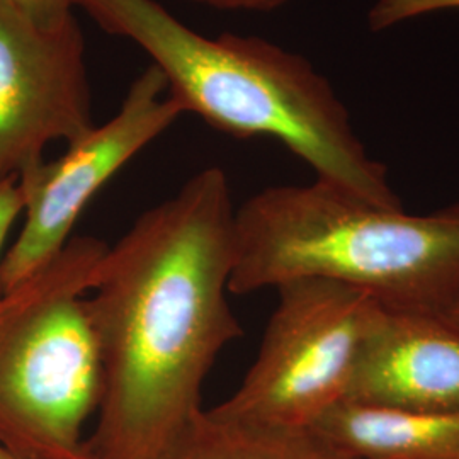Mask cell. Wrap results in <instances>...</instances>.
<instances>
[{
  "mask_svg": "<svg viewBox=\"0 0 459 459\" xmlns=\"http://www.w3.org/2000/svg\"><path fill=\"white\" fill-rule=\"evenodd\" d=\"M235 206L208 167L140 214L108 250L87 296L100 400L94 459H176L220 352L244 335L229 303Z\"/></svg>",
  "mask_w": 459,
  "mask_h": 459,
  "instance_id": "cell-1",
  "label": "cell"
},
{
  "mask_svg": "<svg viewBox=\"0 0 459 459\" xmlns=\"http://www.w3.org/2000/svg\"><path fill=\"white\" fill-rule=\"evenodd\" d=\"M75 9L145 51L184 113L237 138L278 140L312 167L315 179L403 208L344 102L303 55L257 36L196 33L157 0H75Z\"/></svg>",
  "mask_w": 459,
  "mask_h": 459,
  "instance_id": "cell-2",
  "label": "cell"
},
{
  "mask_svg": "<svg viewBox=\"0 0 459 459\" xmlns=\"http://www.w3.org/2000/svg\"><path fill=\"white\" fill-rule=\"evenodd\" d=\"M299 279L361 290L394 312L441 316L459 293V203L411 214L322 179L265 187L235 208L230 293Z\"/></svg>",
  "mask_w": 459,
  "mask_h": 459,
  "instance_id": "cell-3",
  "label": "cell"
},
{
  "mask_svg": "<svg viewBox=\"0 0 459 459\" xmlns=\"http://www.w3.org/2000/svg\"><path fill=\"white\" fill-rule=\"evenodd\" d=\"M108 244L72 237L41 271L0 291V444L30 459H94L100 364L91 293Z\"/></svg>",
  "mask_w": 459,
  "mask_h": 459,
  "instance_id": "cell-4",
  "label": "cell"
},
{
  "mask_svg": "<svg viewBox=\"0 0 459 459\" xmlns=\"http://www.w3.org/2000/svg\"><path fill=\"white\" fill-rule=\"evenodd\" d=\"M274 291L278 305L255 361L212 411L247 422L312 427L345 402L386 308L369 293L324 279L291 281Z\"/></svg>",
  "mask_w": 459,
  "mask_h": 459,
  "instance_id": "cell-5",
  "label": "cell"
},
{
  "mask_svg": "<svg viewBox=\"0 0 459 459\" xmlns=\"http://www.w3.org/2000/svg\"><path fill=\"white\" fill-rule=\"evenodd\" d=\"M182 115L179 102L169 96L164 74L150 64L109 121L68 143L58 159L22 174L17 181L24 221L0 265V291L48 265L72 240L77 220L102 186Z\"/></svg>",
  "mask_w": 459,
  "mask_h": 459,
  "instance_id": "cell-6",
  "label": "cell"
},
{
  "mask_svg": "<svg viewBox=\"0 0 459 459\" xmlns=\"http://www.w3.org/2000/svg\"><path fill=\"white\" fill-rule=\"evenodd\" d=\"M94 126L75 13L41 22L0 0V184L41 164L49 143L68 145Z\"/></svg>",
  "mask_w": 459,
  "mask_h": 459,
  "instance_id": "cell-7",
  "label": "cell"
},
{
  "mask_svg": "<svg viewBox=\"0 0 459 459\" xmlns=\"http://www.w3.org/2000/svg\"><path fill=\"white\" fill-rule=\"evenodd\" d=\"M345 402L459 411V330L441 316L388 310L362 351Z\"/></svg>",
  "mask_w": 459,
  "mask_h": 459,
  "instance_id": "cell-8",
  "label": "cell"
},
{
  "mask_svg": "<svg viewBox=\"0 0 459 459\" xmlns=\"http://www.w3.org/2000/svg\"><path fill=\"white\" fill-rule=\"evenodd\" d=\"M312 427L358 459H459V411H394L342 402Z\"/></svg>",
  "mask_w": 459,
  "mask_h": 459,
  "instance_id": "cell-9",
  "label": "cell"
},
{
  "mask_svg": "<svg viewBox=\"0 0 459 459\" xmlns=\"http://www.w3.org/2000/svg\"><path fill=\"white\" fill-rule=\"evenodd\" d=\"M176 459H358L313 427L273 426L203 411Z\"/></svg>",
  "mask_w": 459,
  "mask_h": 459,
  "instance_id": "cell-10",
  "label": "cell"
},
{
  "mask_svg": "<svg viewBox=\"0 0 459 459\" xmlns=\"http://www.w3.org/2000/svg\"><path fill=\"white\" fill-rule=\"evenodd\" d=\"M453 9H459V0H377L368 13V26L381 33L405 21Z\"/></svg>",
  "mask_w": 459,
  "mask_h": 459,
  "instance_id": "cell-11",
  "label": "cell"
},
{
  "mask_svg": "<svg viewBox=\"0 0 459 459\" xmlns=\"http://www.w3.org/2000/svg\"><path fill=\"white\" fill-rule=\"evenodd\" d=\"M24 212V196L17 179L0 184V265L5 255V242L17 218Z\"/></svg>",
  "mask_w": 459,
  "mask_h": 459,
  "instance_id": "cell-12",
  "label": "cell"
},
{
  "mask_svg": "<svg viewBox=\"0 0 459 459\" xmlns=\"http://www.w3.org/2000/svg\"><path fill=\"white\" fill-rule=\"evenodd\" d=\"M21 11L41 21L56 22L75 13V0H11Z\"/></svg>",
  "mask_w": 459,
  "mask_h": 459,
  "instance_id": "cell-13",
  "label": "cell"
},
{
  "mask_svg": "<svg viewBox=\"0 0 459 459\" xmlns=\"http://www.w3.org/2000/svg\"><path fill=\"white\" fill-rule=\"evenodd\" d=\"M199 5H206L223 13H257L267 14L274 13L291 0H187Z\"/></svg>",
  "mask_w": 459,
  "mask_h": 459,
  "instance_id": "cell-14",
  "label": "cell"
},
{
  "mask_svg": "<svg viewBox=\"0 0 459 459\" xmlns=\"http://www.w3.org/2000/svg\"><path fill=\"white\" fill-rule=\"evenodd\" d=\"M446 324H449L451 327L458 328L459 330V293L456 298L453 299V303L449 305V308L441 315Z\"/></svg>",
  "mask_w": 459,
  "mask_h": 459,
  "instance_id": "cell-15",
  "label": "cell"
},
{
  "mask_svg": "<svg viewBox=\"0 0 459 459\" xmlns=\"http://www.w3.org/2000/svg\"><path fill=\"white\" fill-rule=\"evenodd\" d=\"M0 459H30L26 458V456H21V455H17L14 451H11V449H7L5 446H2L0 444Z\"/></svg>",
  "mask_w": 459,
  "mask_h": 459,
  "instance_id": "cell-16",
  "label": "cell"
}]
</instances>
